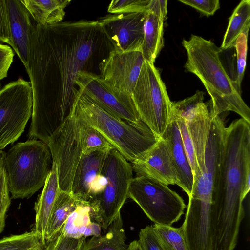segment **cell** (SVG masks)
Instances as JSON below:
<instances>
[{
	"label": "cell",
	"mask_w": 250,
	"mask_h": 250,
	"mask_svg": "<svg viewBox=\"0 0 250 250\" xmlns=\"http://www.w3.org/2000/svg\"><path fill=\"white\" fill-rule=\"evenodd\" d=\"M113 49L97 21L34 25L25 68L33 100L30 138L49 142L73 112L78 73L99 74Z\"/></svg>",
	"instance_id": "cell-1"
},
{
	"label": "cell",
	"mask_w": 250,
	"mask_h": 250,
	"mask_svg": "<svg viewBox=\"0 0 250 250\" xmlns=\"http://www.w3.org/2000/svg\"><path fill=\"white\" fill-rule=\"evenodd\" d=\"M250 124L233 121L224 131L218 195L211 210L213 250H234L250 188Z\"/></svg>",
	"instance_id": "cell-2"
},
{
	"label": "cell",
	"mask_w": 250,
	"mask_h": 250,
	"mask_svg": "<svg viewBox=\"0 0 250 250\" xmlns=\"http://www.w3.org/2000/svg\"><path fill=\"white\" fill-rule=\"evenodd\" d=\"M182 43L187 53L185 70L197 76L204 84L211 97L213 113L233 111L250 124V108L222 63L220 48L210 40L193 34Z\"/></svg>",
	"instance_id": "cell-3"
},
{
	"label": "cell",
	"mask_w": 250,
	"mask_h": 250,
	"mask_svg": "<svg viewBox=\"0 0 250 250\" xmlns=\"http://www.w3.org/2000/svg\"><path fill=\"white\" fill-rule=\"evenodd\" d=\"M73 110L132 164L142 160L160 138L144 122L134 124L122 119L98 106L79 91Z\"/></svg>",
	"instance_id": "cell-4"
},
{
	"label": "cell",
	"mask_w": 250,
	"mask_h": 250,
	"mask_svg": "<svg viewBox=\"0 0 250 250\" xmlns=\"http://www.w3.org/2000/svg\"><path fill=\"white\" fill-rule=\"evenodd\" d=\"M3 166L11 198L23 199L44 186L52 159L48 145L33 139L12 147L4 154Z\"/></svg>",
	"instance_id": "cell-5"
},
{
	"label": "cell",
	"mask_w": 250,
	"mask_h": 250,
	"mask_svg": "<svg viewBox=\"0 0 250 250\" xmlns=\"http://www.w3.org/2000/svg\"><path fill=\"white\" fill-rule=\"evenodd\" d=\"M133 171L132 165L117 150L111 148L108 151L102 169L107 179L106 188L102 194L88 201L92 220L104 232L128 198Z\"/></svg>",
	"instance_id": "cell-6"
},
{
	"label": "cell",
	"mask_w": 250,
	"mask_h": 250,
	"mask_svg": "<svg viewBox=\"0 0 250 250\" xmlns=\"http://www.w3.org/2000/svg\"><path fill=\"white\" fill-rule=\"evenodd\" d=\"M132 98L140 119L161 138L170 120L171 101L154 64L145 61Z\"/></svg>",
	"instance_id": "cell-7"
},
{
	"label": "cell",
	"mask_w": 250,
	"mask_h": 250,
	"mask_svg": "<svg viewBox=\"0 0 250 250\" xmlns=\"http://www.w3.org/2000/svg\"><path fill=\"white\" fill-rule=\"evenodd\" d=\"M128 196L154 224L172 226L180 219L186 208L183 198L167 186L143 176L132 178Z\"/></svg>",
	"instance_id": "cell-8"
},
{
	"label": "cell",
	"mask_w": 250,
	"mask_h": 250,
	"mask_svg": "<svg viewBox=\"0 0 250 250\" xmlns=\"http://www.w3.org/2000/svg\"><path fill=\"white\" fill-rule=\"evenodd\" d=\"M47 145L60 189L71 193L72 185L83 155L80 120L74 110Z\"/></svg>",
	"instance_id": "cell-9"
},
{
	"label": "cell",
	"mask_w": 250,
	"mask_h": 250,
	"mask_svg": "<svg viewBox=\"0 0 250 250\" xmlns=\"http://www.w3.org/2000/svg\"><path fill=\"white\" fill-rule=\"evenodd\" d=\"M33 102L30 82L23 79L0 89V150L23 132L32 115Z\"/></svg>",
	"instance_id": "cell-10"
},
{
	"label": "cell",
	"mask_w": 250,
	"mask_h": 250,
	"mask_svg": "<svg viewBox=\"0 0 250 250\" xmlns=\"http://www.w3.org/2000/svg\"><path fill=\"white\" fill-rule=\"evenodd\" d=\"M144 62L141 51L119 52L113 49L99 65V75L115 94L133 102L132 93Z\"/></svg>",
	"instance_id": "cell-11"
},
{
	"label": "cell",
	"mask_w": 250,
	"mask_h": 250,
	"mask_svg": "<svg viewBox=\"0 0 250 250\" xmlns=\"http://www.w3.org/2000/svg\"><path fill=\"white\" fill-rule=\"evenodd\" d=\"M75 82L82 95L104 110L134 124L143 122L134 103L115 94L104 84L99 74L81 71Z\"/></svg>",
	"instance_id": "cell-12"
},
{
	"label": "cell",
	"mask_w": 250,
	"mask_h": 250,
	"mask_svg": "<svg viewBox=\"0 0 250 250\" xmlns=\"http://www.w3.org/2000/svg\"><path fill=\"white\" fill-rule=\"evenodd\" d=\"M148 9L140 12L109 14L97 21L119 52L141 51Z\"/></svg>",
	"instance_id": "cell-13"
},
{
	"label": "cell",
	"mask_w": 250,
	"mask_h": 250,
	"mask_svg": "<svg viewBox=\"0 0 250 250\" xmlns=\"http://www.w3.org/2000/svg\"><path fill=\"white\" fill-rule=\"evenodd\" d=\"M110 149L83 154L71 189V194L77 198L89 201L104 191L107 181L102 169Z\"/></svg>",
	"instance_id": "cell-14"
},
{
	"label": "cell",
	"mask_w": 250,
	"mask_h": 250,
	"mask_svg": "<svg viewBox=\"0 0 250 250\" xmlns=\"http://www.w3.org/2000/svg\"><path fill=\"white\" fill-rule=\"evenodd\" d=\"M132 167L137 176L152 179L167 186L176 184L170 142L166 137L159 138L144 158L132 163Z\"/></svg>",
	"instance_id": "cell-15"
},
{
	"label": "cell",
	"mask_w": 250,
	"mask_h": 250,
	"mask_svg": "<svg viewBox=\"0 0 250 250\" xmlns=\"http://www.w3.org/2000/svg\"><path fill=\"white\" fill-rule=\"evenodd\" d=\"M5 2L10 34V46L26 68L34 25L21 0H5Z\"/></svg>",
	"instance_id": "cell-16"
},
{
	"label": "cell",
	"mask_w": 250,
	"mask_h": 250,
	"mask_svg": "<svg viewBox=\"0 0 250 250\" xmlns=\"http://www.w3.org/2000/svg\"><path fill=\"white\" fill-rule=\"evenodd\" d=\"M163 136L167 137L170 142L172 159L177 174L176 185L189 196L193 183V172L185 152L178 124L171 114Z\"/></svg>",
	"instance_id": "cell-17"
},
{
	"label": "cell",
	"mask_w": 250,
	"mask_h": 250,
	"mask_svg": "<svg viewBox=\"0 0 250 250\" xmlns=\"http://www.w3.org/2000/svg\"><path fill=\"white\" fill-rule=\"evenodd\" d=\"M166 16L157 6L148 9L141 51L145 61L153 64L164 47V23Z\"/></svg>",
	"instance_id": "cell-18"
},
{
	"label": "cell",
	"mask_w": 250,
	"mask_h": 250,
	"mask_svg": "<svg viewBox=\"0 0 250 250\" xmlns=\"http://www.w3.org/2000/svg\"><path fill=\"white\" fill-rule=\"evenodd\" d=\"M60 191L57 173L52 167L43 188L34 206L35 220L33 230L41 237L44 245L46 244V228Z\"/></svg>",
	"instance_id": "cell-19"
},
{
	"label": "cell",
	"mask_w": 250,
	"mask_h": 250,
	"mask_svg": "<svg viewBox=\"0 0 250 250\" xmlns=\"http://www.w3.org/2000/svg\"><path fill=\"white\" fill-rule=\"evenodd\" d=\"M92 220L89 202L81 200L61 230L65 236L70 237L98 236L101 234V227Z\"/></svg>",
	"instance_id": "cell-20"
},
{
	"label": "cell",
	"mask_w": 250,
	"mask_h": 250,
	"mask_svg": "<svg viewBox=\"0 0 250 250\" xmlns=\"http://www.w3.org/2000/svg\"><path fill=\"white\" fill-rule=\"evenodd\" d=\"M36 24L52 25L62 21L70 0H21Z\"/></svg>",
	"instance_id": "cell-21"
},
{
	"label": "cell",
	"mask_w": 250,
	"mask_h": 250,
	"mask_svg": "<svg viewBox=\"0 0 250 250\" xmlns=\"http://www.w3.org/2000/svg\"><path fill=\"white\" fill-rule=\"evenodd\" d=\"M126 237L121 213L108 226L104 235L85 241L81 250H127Z\"/></svg>",
	"instance_id": "cell-22"
},
{
	"label": "cell",
	"mask_w": 250,
	"mask_h": 250,
	"mask_svg": "<svg viewBox=\"0 0 250 250\" xmlns=\"http://www.w3.org/2000/svg\"><path fill=\"white\" fill-rule=\"evenodd\" d=\"M81 200L72 194L60 190L46 228V244L60 232Z\"/></svg>",
	"instance_id": "cell-23"
},
{
	"label": "cell",
	"mask_w": 250,
	"mask_h": 250,
	"mask_svg": "<svg viewBox=\"0 0 250 250\" xmlns=\"http://www.w3.org/2000/svg\"><path fill=\"white\" fill-rule=\"evenodd\" d=\"M250 26V0H242L235 8L220 49L222 51L234 47L239 35Z\"/></svg>",
	"instance_id": "cell-24"
},
{
	"label": "cell",
	"mask_w": 250,
	"mask_h": 250,
	"mask_svg": "<svg viewBox=\"0 0 250 250\" xmlns=\"http://www.w3.org/2000/svg\"><path fill=\"white\" fill-rule=\"evenodd\" d=\"M163 250H189L183 229L172 226L152 225Z\"/></svg>",
	"instance_id": "cell-25"
},
{
	"label": "cell",
	"mask_w": 250,
	"mask_h": 250,
	"mask_svg": "<svg viewBox=\"0 0 250 250\" xmlns=\"http://www.w3.org/2000/svg\"><path fill=\"white\" fill-rule=\"evenodd\" d=\"M45 245L33 230L0 239V250H42Z\"/></svg>",
	"instance_id": "cell-26"
},
{
	"label": "cell",
	"mask_w": 250,
	"mask_h": 250,
	"mask_svg": "<svg viewBox=\"0 0 250 250\" xmlns=\"http://www.w3.org/2000/svg\"><path fill=\"white\" fill-rule=\"evenodd\" d=\"M79 118L80 120L81 139L83 154L98 150L113 148L100 132L86 124L79 117Z\"/></svg>",
	"instance_id": "cell-27"
},
{
	"label": "cell",
	"mask_w": 250,
	"mask_h": 250,
	"mask_svg": "<svg viewBox=\"0 0 250 250\" xmlns=\"http://www.w3.org/2000/svg\"><path fill=\"white\" fill-rule=\"evenodd\" d=\"M250 26L247 27L237 38L234 47L237 53V76L234 81L237 91L241 94V86L246 66L248 49V36Z\"/></svg>",
	"instance_id": "cell-28"
},
{
	"label": "cell",
	"mask_w": 250,
	"mask_h": 250,
	"mask_svg": "<svg viewBox=\"0 0 250 250\" xmlns=\"http://www.w3.org/2000/svg\"><path fill=\"white\" fill-rule=\"evenodd\" d=\"M86 238L84 236L78 238L67 237L61 230L46 243L42 250H81Z\"/></svg>",
	"instance_id": "cell-29"
},
{
	"label": "cell",
	"mask_w": 250,
	"mask_h": 250,
	"mask_svg": "<svg viewBox=\"0 0 250 250\" xmlns=\"http://www.w3.org/2000/svg\"><path fill=\"white\" fill-rule=\"evenodd\" d=\"M150 0H113L107 11L113 14H128L148 9Z\"/></svg>",
	"instance_id": "cell-30"
},
{
	"label": "cell",
	"mask_w": 250,
	"mask_h": 250,
	"mask_svg": "<svg viewBox=\"0 0 250 250\" xmlns=\"http://www.w3.org/2000/svg\"><path fill=\"white\" fill-rule=\"evenodd\" d=\"M171 114L175 118L178 124L183 146L193 175L197 166L192 142L187 127V124L184 119L181 116L172 111H171Z\"/></svg>",
	"instance_id": "cell-31"
},
{
	"label": "cell",
	"mask_w": 250,
	"mask_h": 250,
	"mask_svg": "<svg viewBox=\"0 0 250 250\" xmlns=\"http://www.w3.org/2000/svg\"><path fill=\"white\" fill-rule=\"evenodd\" d=\"M3 161L0 163V233L4 230L6 215L11 202Z\"/></svg>",
	"instance_id": "cell-32"
},
{
	"label": "cell",
	"mask_w": 250,
	"mask_h": 250,
	"mask_svg": "<svg viewBox=\"0 0 250 250\" xmlns=\"http://www.w3.org/2000/svg\"><path fill=\"white\" fill-rule=\"evenodd\" d=\"M139 241L145 250H163L152 225L141 229L139 233Z\"/></svg>",
	"instance_id": "cell-33"
},
{
	"label": "cell",
	"mask_w": 250,
	"mask_h": 250,
	"mask_svg": "<svg viewBox=\"0 0 250 250\" xmlns=\"http://www.w3.org/2000/svg\"><path fill=\"white\" fill-rule=\"evenodd\" d=\"M178 1L194 8L206 16L213 15L220 8L219 0H179Z\"/></svg>",
	"instance_id": "cell-34"
},
{
	"label": "cell",
	"mask_w": 250,
	"mask_h": 250,
	"mask_svg": "<svg viewBox=\"0 0 250 250\" xmlns=\"http://www.w3.org/2000/svg\"><path fill=\"white\" fill-rule=\"evenodd\" d=\"M14 56V52L10 46L0 43V81L7 76Z\"/></svg>",
	"instance_id": "cell-35"
},
{
	"label": "cell",
	"mask_w": 250,
	"mask_h": 250,
	"mask_svg": "<svg viewBox=\"0 0 250 250\" xmlns=\"http://www.w3.org/2000/svg\"><path fill=\"white\" fill-rule=\"evenodd\" d=\"M0 42L10 44L9 20L5 0H0Z\"/></svg>",
	"instance_id": "cell-36"
},
{
	"label": "cell",
	"mask_w": 250,
	"mask_h": 250,
	"mask_svg": "<svg viewBox=\"0 0 250 250\" xmlns=\"http://www.w3.org/2000/svg\"><path fill=\"white\" fill-rule=\"evenodd\" d=\"M127 250H145L139 241L136 240L132 241L128 245Z\"/></svg>",
	"instance_id": "cell-37"
},
{
	"label": "cell",
	"mask_w": 250,
	"mask_h": 250,
	"mask_svg": "<svg viewBox=\"0 0 250 250\" xmlns=\"http://www.w3.org/2000/svg\"><path fill=\"white\" fill-rule=\"evenodd\" d=\"M5 153L2 151L0 150V162L4 158Z\"/></svg>",
	"instance_id": "cell-38"
},
{
	"label": "cell",
	"mask_w": 250,
	"mask_h": 250,
	"mask_svg": "<svg viewBox=\"0 0 250 250\" xmlns=\"http://www.w3.org/2000/svg\"><path fill=\"white\" fill-rule=\"evenodd\" d=\"M2 160H3V159H2ZM2 160L0 162H0L2 161Z\"/></svg>",
	"instance_id": "cell-39"
},
{
	"label": "cell",
	"mask_w": 250,
	"mask_h": 250,
	"mask_svg": "<svg viewBox=\"0 0 250 250\" xmlns=\"http://www.w3.org/2000/svg\"></svg>",
	"instance_id": "cell-40"
}]
</instances>
